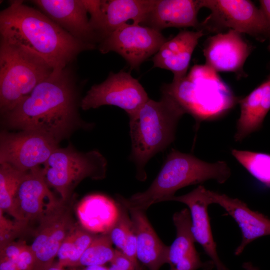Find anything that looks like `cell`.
Returning <instances> with one entry per match:
<instances>
[{
    "mask_svg": "<svg viewBox=\"0 0 270 270\" xmlns=\"http://www.w3.org/2000/svg\"><path fill=\"white\" fill-rule=\"evenodd\" d=\"M44 270H63V269L58 263L56 264L54 262L51 266Z\"/></svg>",
    "mask_w": 270,
    "mask_h": 270,
    "instance_id": "36",
    "label": "cell"
},
{
    "mask_svg": "<svg viewBox=\"0 0 270 270\" xmlns=\"http://www.w3.org/2000/svg\"><path fill=\"white\" fill-rule=\"evenodd\" d=\"M108 270H121L116 267L115 266L111 264L110 266L108 268Z\"/></svg>",
    "mask_w": 270,
    "mask_h": 270,
    "instance_id": "37",
    "label": "cell"
},
{
    "mask_svg": "<svg viewBox=\"0 0 270 270\" xmlns=\"http://www.w3.org/2000/svg\"><path fill=\"white\" fill-rule=\"evenodd\" d=\"M208 193L212 204L220 206L225 210L224 214L230 216L240 230L242 239L234 250L236 256L240 255L254 240L270 236V218L268 216L252 210L246 202L238 198L210 190Z\"/></svg>",
    "mask_w": 270,
    "mask_h": 270,
    "instance_id": "17",
    "label": "cell"
},
{
    "mask_svg": "<svg viewBox=\"0 0 270 270\" xmlns=\"http://www.w3.org/2000/svg\"><path fill=\"white\" fill-rule=\"evenodd\" d=\"M202 8L210 11L198 30L218 32L228 28L246 34L263 42L268 28L260 10L248 0H200Z\"/></svg>",
    "mask_w": 270,
    "mask_h": 270,
    "instance_id": "8",
    "label": "cell"
},
{
    "mask_svg": "<svg viewBox=\"0 0 270 270\" xmlns=\"http://www.w3.org/2000/svg\"><path fill=\"white\" fill-rule=\"evenodd\" d=\"M185 114L174 98L162 92L159 101L149 98L128 116L132 146L130 159L136 166L138 180L146 178L145 166L148 160L174 142L178 124Z\"/></svg>",
    "mask_w": 270,
    "mask_h": 270,
    "instance_id": "4",
    "label": "cell"
},
{
    "mask_svg": "<svg viewBox=\"0 0 270 270\" xmlns=\"http://www.w3.org/2000/svg\"><path fill=\"white\" fill-rule=\"evenodd\" d=\"M176 237L169 246L168 264L170 270H210L214 265L211 260L202 262L194 246L191 230L190 211L184 208L173 216Z\"/></svg>",
    "mask_w": 270,
    "mask_h": 270,
    "instance_id": "18",
    "label": "cell"
},
{
    "mask_svg": "<svg viewBox=\"0 0 270 270\" xmlns=\"http://www.w3.org/2000/svg\"><path fill=\"white\" fill-rule=\"evenodd\" d=\"M27 172L8 164H0V210L13 218L18 191Z\"/></svg>",
    "mask_w": 270,
    "mask_h": 270,
    "instance_id": "26",
    "label": "cell"
},
{
    "mask_svg": "<svg viewBox=\"0 0 270 270\" xmlns=\"http://www.w3.org/2000/svg\"><path fill=\"white\" fill-rule=\"evenodd\" d=\"M49 187L42 168L38 166L28 171L18 191L14 220L26 228L30 222H38L50 206L59 200Z\"/></svg>",
    "mask_w": 270,
    "mask_h": 270,
    "instance_id": "13",
    "label": "cell"
},
{
    "mask_svg": "<svg viewBox=\"0 0 270 270\" xmlns=\"http://www.w3.org/2000/svg\"><path fill=\"white\" fill-rule=\"evenodd\" d=\"M204 35L202 30L180 31L166 41L153 56L154 66L171 71L174 74L172 82L183 79L186 76L193 52Z\"/></svg>",
    "mask_w": 270,
    "mask_h": 270,
    "instance_id": "19",
    "label": "cell"
},
{
    "mask_svg": "<svg viewBox=\"0 0 270 270\" xmlns=\"http://www.w3.org/2000/svg\"><path fill=\"white\" fill-rule=\"evenodd\" d=\"M232 155L256 180L270 188V154L232 149Z\"/></svg>",
    "mask_w": 270,
    "mask_h": 270,
    "instance_id": "27",
    "label": "cell"
},
{
    "mask_svg": "<svg viewBox=\"0 0 270 270\" xmlns=\"http://www.w3.org/2000/svg\"><path fill=\"white\" fill-rule=\"evenodd\" d=\"M96 235L76 222L59 248L57 254L58 264L62 268L76 267L80 258Z\"/></svg>",
    "mask_w": 270,
    "mask_h": 270,
    "instance_id": "25",
    "label": "cell"
},
{
    "mask_svg": "<svg viewBox=\"0 0 270 270\" xmlns=\"http://www.w3.org/2000/svg\"><path fill=\"white\" fill-rule=\"evenodd\" d=\"M162 92L174 98L198 124L219 118L240 100L221 82H204L190 74L180 81L164 86Z\"/></svg>",
    "mask_w": 270,
    "mask_h": 270,
    "instance_id": "7",
    "label": "cell"
},
{
    "mask_svg": "<svg viewBox=\"0 0 270 270\" xmlns=\"http://www.w3.org/2000/svg\"><path fill=\"white\" fill-rule=\"evenodd\" d=\"M0 42L24 48L62 70L81 52L96 48L71 36L40 10L10 1L0 12Z\"/></svg>",
    "mask_w": 270,
    "mask_h": 270,
    "instance_id": "2",
    "label": "cell"
},
{
    "mask_svg": "<svg viewBox=\"0 0 270 270\" xmlns=\"http://www.w3.org/2000/svg\"><path fill=\"white\" fill-rule=\"evenodd\" d=\"M119 214L118 218L108 232L110 240L116 249L122 251L126 236L133 226L131 218L128 214V210L118 202Z\"/></svg>",
    "mask_w": 270,
    "mask_h": 270,
    "instance_id": "29",
    "label": "cell"
},
{
    "mask_svg": "<svg viewBox=\"0 0 270 270\" xmlns=\"http://www.w3.org/2000/svg\"><path fill=\"white\" fill-rule=\"evenodd\" d=\"M240 113L236 124L234 138L241 142L260 130L270 110V74L260 85L238 102Z\"/></svg>",
    "mask_w": 270,
    "mask_h": 270,
    "instance_id": "22",
    "label": "cell"
},
{
    "mask_svg": "<svg viewBox=\"0 0 270 270\" xmlns=\"http://www.w3.org/2000/svg\"><path fill=\"white\" fill-rule=\"evenodd\" d=\"M108 232L96 235L84 252L76 266L100 265L111 262L116 252Z\"/></svg>",
    "mask_w": 270,
    "mask_h": 270,
    "instance_id": "28",
    "label": "cell"
},
{
    "mask_svg": "<svg viewBox=\"0 0 270 270\" xmlns=\"http://www.w3.org/2000/svg\"><path fill=\"white\" fill-rule=\"evenodd\" d=\"M260 10L268 28V39L269 40L268 49L270 50V0H260L259 1Z\"/></svg>",
    "mask_w": 270,
    "mask_h": 270,
    "instance_id": "33",
    "label": "cell"
},
{
    "mask_svg": "<svg viewBox=\"0 0 270 270\" xmlns=\"http://www.w3.org/2000/svg\"><path fill=\"white\" fill-rule=\"evenodd\" d=\"M0 210V248L14 241V239L26 228L15 220L13 222L6 218Z\"/></svg>",
    "mask_w": 270,
    "mask_h": 270,
    "instance_id": "30",
    "label": "cell"
},
{
    "mask_svg": "<svg viewBox=\"0 0 270 270\" xmlns=\"http://www.w3.org/2000/svg\"><path fill=\"white\" fill-rule=\"evenodd\" d=\"M182 202L189 208L191 230L196 242L202 248L217 270H228L222 262L216 250L208 214V206L212 204L208 190L200 185L190 192L180 196H173L168 199Z\"/></svg>",
    "mask_w": 270,
    "mask_h": 270,
    "instance_id": "16",
    "label": "cell"
},
{
    "mask_svg": "<svg viewBox=\"0 0 270 270\" xmlns=\"http://www.w3.org/2000/svg\"><path fill=\"white\" fill-rule=\"evenodd\" d=\"M168 40L160 32L135 23L123 24L104 38L98 48L103 54L114 52L120 55L131 69L155 55Z\"/></svg>",
    "mask_w": 270,
    "mask_h": 270,
    "instance_id": "10",
    "label": "cell"
},
{
    "mask_svg": "<svg viewBox=\"0 0 270 270\" xmlns=\"http://www.w3.org/2000/svg\"><path fill=\"white\" fill-rule=\"evenodd\" d=\"M71 204V200L60 198L38 221L30 246L34 258L33 270H44L54 262L64 240L76 223Z\"/></svg>",
    "mask_w": 270,
    "mask_h": 270,
    "instance_id": "9",
    "label": "cell"
},
{
    "mask_svg": "<svg viewBox=\"0 0 270 270\" xmlns=\"http://www.w3.org/2000/svg\"><path fill=\"white\" fill-rule=\"evenodd\" d=\"M242 266L245 270H259L258 268L254 266L250 262H244Z\"/></svg>",
    "mask_w": 270,
    "mask_h": 270,
    "instance_id": "34",
    "label": "cell"
},
{
    "mask_svg": "<svg viewBox=\"0 0 270 270\" xmlns=\"http://www.w3.org/2000/svg\"><path fill=\"white\" fill-rule=\"evenodd\" d=\"M230 175V169L225 162H208L192 154L172 148L160 172L146 190L128 198L119 195L117 200L128 210L145 212L154 204L168 201L181 188L210 180L222 184Z\"/></svg>",
    "mask_w": 270,
    "mask_h": 270,
    "instance_id": "3",
    "label": "cell"
},
{
    "mask_svg": "<svg viewBox=\"0 0 270 270\" xmlns=\"http://www.w3.org/2000/svg\"><path fill=\"white\" fill-rule=\"evenodd\" d=\"M242 34L233 30L210 37L203 49L206 66L214 72H234L242 74L243 66L252 46Z\"/></svg>",
    "mask_w": 270,
    "mask_h": 270,
    "instance_id": "15",
    "label": "cell"
},
{
    "mask_svg": "<svg viewBox=\"0 0 270 270\" xmlns=\"http://www.w3.org/2000/svg\"><path fill=\"white\" fill-rule=\"evenodd\" d=\"M58 143L53 138L36 131H2L0 164H8L19 170L28 172L44 164L58 147Z\"/></svg>",
    "mask_w": 270,
    "mask_h": 270,
    "instance_id": "11",
    "label": "cell"
},
{
    "mask_svg": "<svg viewBox=\"0 0 270 270\" xmlns=\"http://www.w3.org/2000/svg\"><path fill=\"white\" fill-rule=\"evenodd\" d=\"M78 91L66 68L54 70L30 94L4 114L6 126L20 130H34L60 142L82 125L78 114Z\"/></svg>",
    "mask_w": 270,
    "mask_h": 270,
    "instance_id": "1",
    "label": "cell"
},
{
    "mask_svg": "<svg viewBox=\"0 0 270 270\" xmlns=\"http://www.w3.org/2000/svg\"><path fill=\"white\" fill-rule=\"evenodd\" d=\"M136 237L138 260L148 270H159L168 264L169 246L160 239L144 211L128 210Z\"/></svg>",
    "mask_w": 270,
    "mask_h": 270,
    "instance_id": "21",
    "label": "cell"
},
{
    "mask_svg": "<svg viewBox=\"0 0 270 270\" xmlns=\"http://www.w3.org/2000/svg\"><path fill=\"white\" fill-rule=\"evenodd\" d=\"M145 90L129 72H110L100 84L93 85L81 100L80 106L84 110L104 105L124 110L130 116L148 100Z\"/></svg>",
    "mask_w": 270,
    "mask_h": 270,
    "instance_id": "12",
    "label": "cell"
},
{
    "mask_svg": "<svg viewBox=\"0 0 270 270\" xmlns=\"http://www.w3.org/2000/svg\"><path fill=\"white\" fill-rule=\"evenodd\" d=\"M136 237L134 226L128 232L122 252L136 266L140 268L136 257Z\"/></svg>",
    "mask_w": 270,
    "mask_h": 270,
    "instance_id": "32",
    "label": "cell"
},
{
    "mask_svg": "<svg viewBox=\"0 0 270 270\" xmlns=\"http://www.w3.org/2000/svg\"><path fill=\"white\" fill-rule=\"evenodd\" d=\"M40 11L76 39L98 48L100 42L92 29L82 0H34Z\"/></svg>",
    "mask_w": 270,
    "mask_h": 270,
    "instance_id": "14",
    "label": "cell"
},
{
    "mask_svg": "<svg viewBox=\"0 0 270 270\" xmlns=\"http://www.w3.org/2000/svg\"><path fill=\"white\" fill-rule=\"evenodd\" d=\"M118 214V204L100 194L84 197L76 208L78 222L94 234L108 232L116 222Z\"/></svg>",
    "mask_w": 270,
    "mask_h": 270,
    "instance_id": "24",
    "label": "cell"
},
{
    "mask_svg": "<svg viewBox=\"0 0 270 270\" xmlns=\"http://www.w3.org/2000/svg\"><path fill=\"white\" fill-rule=\"evenodd\" d=\"M107 164L98 151L82 152L70 144L57 148L44 164L42 171L48 186L60 194L63 201L70 202L74 190L83 180L106 177Z\"/></svg>",
    "mask_w": 270,
    "mask_h": 270,
    "instance_id": "6",
    "label": "cell"
},
{
    "mask_svg": "<svg viewBox=\"0 0 270 270\" xmlns=\"http://www.w3.org/2000/svg\"><path fill=\"white\" fill-rule=\"evenodd\" d=\"M54 70L34 52L0 41V114L12 110Z\"/></svg>",
    "mask_w": 270,
    "mask_h": 270,
    "instance_id": "5",
    "label": "cell"
},
{
    "mask_svg": "<svg viewBox=\"0 0 270 270\" xmlns=\"http://www.w3.org/2000/svg\"><path fill=\"white\" fill-rule=\"evenodd\" d=\"M154 2L155 0H101V41L128 20L142 24Z\"/></svg>",
    "mask_w": 270,
    "mask_h": 270,
    "instance_id": "23",
    "label": "cell"
},
{
    "mask_svg": "<svg viewBox=\"0 0 270 270\" xmlns=\"http://www.w3.org/2000/svg\"><path fill=\"white\" fill-rule=\"evenodd\" d=\"M84 270H108V268H106L103 266L96 265L86 266Z\"/></svg>",
    "mask_w": 270,
    "mask_h": 270,
    "instance_id": "35",
    "label": "cell"
},
{
    "mask_svg": "<svg viewBox=\"0 0 270 270\" xmlns=\"http://www.w3.org/2000/svg\"><path fill=\"white\" fill-rule=\"evenodd\" d=\"M200 0H155L152 8L142 24L160 32L171 27H194L199 30L198 14Z\"/></svg>",
    "mask_w": 270,
    "mask_h": 270,
    "instance_id": "20",
    "label": "cell"
},
{
    "mask_svg": "<svg viewBox=\"0 0 270 270\" xmlns=\"http://www.w3.org/2000/svg\"><path fill=\"white\" fill-rule=\"evenodd\" d=\"M28 246L22 242H9L0 248V262L16 260Z\"/></svg>",
    "mask_w": 270,
    "mask_h": 270,
    "instance_id": "31",
    "label": "cell"
}]
</instances>
